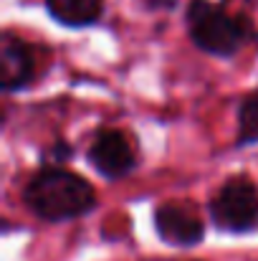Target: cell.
Listing matches in <instances>:
<instances>
[{
	"label": "cell",
	"instance_id": "obj_1",
	"mask_svg": "<svg viewBox=\"0 0 258 261\" xmlns=\"http://www.w3.org/2000/svg\"><path fill=\"white\" fill-rule=\"evenodd\" d=\"M25 205L46 221H66L86 213L94 205V190L84 177L61 170L46 168L36 175L25 193Z\"/></svg>",
	"mask_w": 258,
	"mask_h": 261
},
{
	"label": "cell",
	"instance_id": "obj_2",
	"mask_svg": "<svg viewBox=\"0 0 258 261\" xmlns=\"http://www.w3.org/2000/svg\"><path fill=\"white\" fill-rule=\"evenodd\" d=\"M187 23H190V36L192 41L218 56L233 54L241 41H243V28L236 23V18L225 8H215L205 0H192L187 8Z\"/></svg>",
	"mask_w": 258,
	"mask_h": 261
},
{
	"label": "cell",
	"instance_id": "obj_3",
	"mask_svg": "<svg viewBox=\"0 0 258 261\" xmlns=\"http://www.w3.org/2000/svg\"><path fill=\"white\" fill-rule=\"evenodd\" d=\"M213 221L225 231H256L258 228V193L248 177L225 180L213 203Z\"/></svg>",
	"mask_w": 258,
	"mask_h": 261
},
{
	"label": "cell",
	"instance_id": "obj_4",
	"mask_svg": "<svg viewBox=\"0 0 258 261\" xmlns=\"http://www.w3.org/2000/svg\"><path fill=\"white\" fill-rule=\"evenodd\" d=\"M155 226L162 241L172 246H192L203 239V221L190 203H165L155 211Z\"/></svg>",
	"mask_w": 258,
	"mask_h": 261
},
{
	"label": "cell",
	"instance_id": "obj_5",
	"mask_svg": "<svg viewBox=\"0 0 258 261\" xmlns=\"http://www.w3.org/2000/svg\"><path fill=\"white\" fill-rule=\"evenodd\" d=\"M89 163L106 177H122L132 170L134 165V152L122 132L106 129L99 132L96 140L89 147Z\"/></svg>",
	"mask_w": 258,
	"mask_h": 261
},
{
	"label": "cell",
	"instance_id": "obj_6",
	"mask_svg": "<svg viewBox=\"0 0 258 261\" xmlns=\"http://www.w3.org/2000/svg\"><path fill=\"white\" fill-rule=\"evenodd\" d=\"M0 84L5 89L25 87L33 76V56L28 46L10 33L0 38Z\"/></svg>",
	"mask_w": 258,
	"mask_h": 261
},
{
	"label": "cell",
	"instance_id": "obj_7",
	"mask_svg": "<svg viewBox=\"0 0 258 261\" xmlns=\"http://www.w3.org/2000/svg\"><path fill=\"white\" fill-rule=\"evenodd\" d=\"M48 13L71 28L89 25L101 15V0H46Z\"/></svg>",
	"mask_w": 258,
	"mask_h": 261
},
{
	"label": "cell",
	"instance_id": "obj_8",
	"mask_svg": "<svg viewBox=\"0 0 258 261\" xmlns=\"http://www.w3.org/2000/svg\"><path fill=\"white\" fill-rule=\"evenodd\" d=\"M238 124H241V132H238V142L241 145L258 142V89L243 99L241 114H238Z\"/></svg>",
	"mask_w": 258,
	"mask_h": 261
},
{
	"label": "cell",
	"instance_id": "obj_9",
	"mask_svg": "<svg viewBox=\"0 0 258 261\" xmlns=\"http://www.w3.org/2000/svg\"><path fill=\"white\" fill-rule=\"evenodd\" d=\"M147 8H172L175 0H142Z\"/></svg>",
	"mask_w": 258,
	"mask_h": 261
}]
</instances>
